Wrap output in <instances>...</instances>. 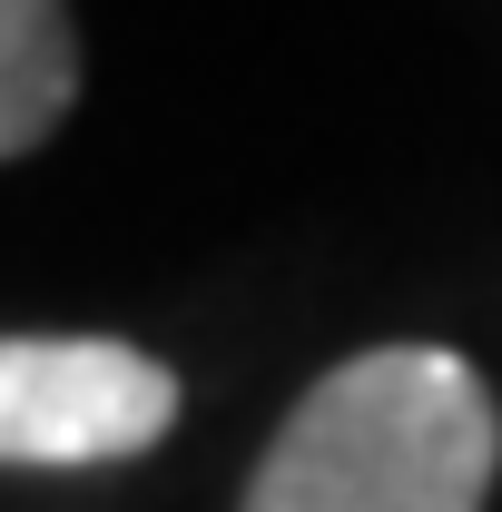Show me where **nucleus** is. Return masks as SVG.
Wrapping results in <instances>:
<instances>
[{"label": "nucleus", "mask_w": 502, "mask_h": 512, "mask_svg": "<svg viewBox=\"0 0 502 512\" xmlns=\"http://www.w3.org/2000/svg\"><path fill=\"white\" fill-rule=\"evenodd\" d=\"M79 99L69 0H0V158H30Z\"/></svg>", "instance_id": "nucleus-3"}, {"label": "nucleus", "mask_w": 502, "mask_h": 512, "mask_svg": "<svg viewBox=\"0 0 502 512\" xmlns=\"http://www.w3.org/2000/svg\"><path fill=\"white\" fill-rule=\"evenodd\" d=\"M178 424V375L119 335H10L0 345V463L79 473L128 463Z\"/></svg>", "instance_id": "nucleus-2"}, {"label": "nucleus", "mask_w": 502, "mask_h": 512, "mask_svg": "<svg viewBox=\"0 0 502 512\" xmlns=\"http://www.w3.org/2000/svg\"><path fill=\"white\" fill-rule=\"evenodd\" d=\"M502 463L493 384L443 345H375L306 384L247 512H483Z\"/></svg>", "instance_id": "nucleus-1"}]
</instances>
